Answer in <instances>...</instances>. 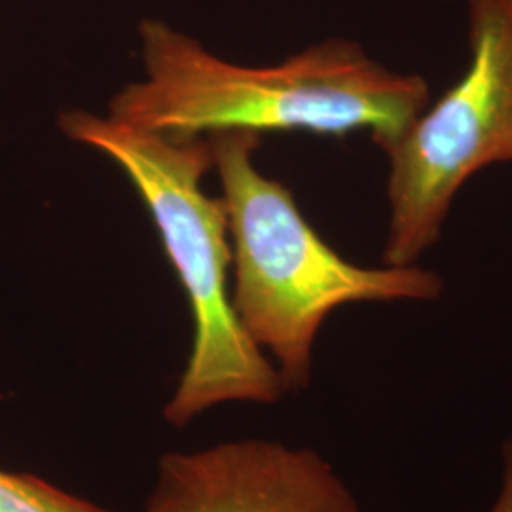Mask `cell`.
<instances>
[{
	"mask_svg": "<svg viewBox=\"0 0 512 512\" xmlns=\"http://www.w3.org/2000/svg\"><path fill=\"white\" fill-rule=\"evenodd\" d=\"M0 512H114L29 473L0 469Z\"/></svg>",
	"mask_w": 512,
	"mask_h": 512,
	"instance_id": "6",
	"label": "cell"
},
{
	"mask_svg": "<svg viewBox=\"0 0 512 512\" xmlns=\"http://www.w3.org/2000/svg\"><path fill=\"white\" fill-rule=\"evenodd\" d=\"M469 65L384 148L385 266H412L439 243L454 200L484 167L512 162V0H467Z\"/></svg>",
	"mask_w": 512,
	"mask_h": 512,
	"instance_id": "4",
	"label": "cell"
},
{
	"mask_svg": "<svg viewBox=\"0 0 512 512\" xmlns=\"http://www.w3.org/2000/svg\"><path fill=\"white\" fill-rule=\"evenodd\" d=\"M145 512H365L311 448L236 439L164 454Z\"/></svg>",
	"mask_w": 512,
	"mask_h": 512,
	"instance_id": "5",
	"label": "cell"
},
{
	"mask_svg": "<svg viewBox=\"0 0 512 512\" xmlns=\"http://www.w3.org/2000/svg\"><path fill=\"white\" fill-rule=\"evenodd\" d=\"M139 35L147 78L110 101L109 118L128 128L171 137L368 131L384 150L431 103L423 76L385 67L348 38H329L274 67H243L165 21H143Z\"/></svg>",
	"mask_w": 512,
	"mask_h": 512,
	"instance_id": "1",
	"label": "cell"
},
{
	"mask_svg": "<svg viewBox=\"0 0 512 512\" xmlns=\"http://www.w3.org/2000/svg\"><path fill=\"white\" fill-rule=\"evenodd\" d=\"M209 145L232 236V302L287 393L310 385L315 342L332 311L363 302H435L444 293L442 277L418 264L366 268L338 255L293 192L256 169L260 133L219 131Z\"/></svg>",
	"mask_w": 512,
	"mask_h": 512,
	"instance_id": "3",
	"label": "cell"
},
{
	"mask_svg": "<svg viewBox=\"0 0 512 512\" xmlns=\"http://www.w3.org/2000/svg\"><path fill=\"white\" fill-rule=\"evenodd\" d=\"M486 512H512V437L501 446V486Z\"/></svg>",
	"mask_w": 512,
	"mask_h": 512,
	"instance_id": "7",
	"label": "cell"
},
{
	"mask_svg": "<svg viewBox=\"0 0 512 512\" xmlns=\"http://www.w3.org/2000/svg\"><path fill=\"white\" fill-rule=\"evenodd\" d=\"M59 128L122 167L147 203L186 294L194 338L164 404L165 423L186 427L219 406H268L287 395L274 363L239 323L228 289L232 245L226 211L222 200L202 190L203 175L213 167L209 141L128 128L82 110L61 114Z\"/></svg>",
	"mask_w": 512,
	"mask_h": 512,
	"instance_id": "2",
	"label": "cell"
}]
</instances>
